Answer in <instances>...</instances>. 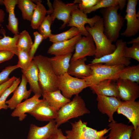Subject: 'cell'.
I'll return each instance as SVG.
<instances>
[{"instance_id": "cell-36", "label": "cell", "mask_w": 139, "mask_h": 139, "mask_svg": "<svg viewBox=\"0 0 139 139\" xmlns=\"http://www.w3.org/2000/svg\"><path fill=\"white\" fill-rule=\"evenodd\" d=\"M17 56L18 58V61L17 65L22 70H27L30 67L32 60L30 58L29 53L18 50Z\"/></svg>"}, {"instance_id": "cell-12", "label": "cell", "mask_w": 139, "mask_h": 139, "mask_svg": "<svg viewBox=\"0 0 139 139\" xmlns=\"http://www.w3.org/2000/svg\"><path fill=\"white\" fill-rule=\"evenodd\" d=\"M97 95V107L99 110L108 116L109 122H116L114 119L113 115L121 103L120 99L114 97Z\"/></svg>"}, {"instance_id": "cell-43", "label": "cell", "mask_w": 139, "mask_h": 139, "mask_svg": "<svg viewBox=\"0 0 139 139\" xmlns=\"http://www.w3.org/2000/svg\"><path fill=\"white\" fill-rule=\"evenodd\" d=\"M17 78L13 76L5 83L0 85V97L5 90L10 86Z\"/></svg>"}, {"instance_id": "cell-25", "label": "cell", "mask_w": 139, "mask_h": 139, "mask_svg": "<svg viewBox=\"0 0 139 139\" xmlns=\"http://www.w3.org/2000/svg\"><path fill=\"white\" fill-rule=\"evenodd\" d=\"M72 56V54L70 53L49 58L53 70L57 76L67 73Z\"/></svg>"}, {"instance_id": "cell-48", "label": "cell", "mask_w": 139, "mask_h": 139, "mask_svg": "<svg viewBox=\"0 0 139 139\" xmlns=\"http://www.w3.org/2000/svg\"><path fill=\"white\" fill-rule=\"evenodd\" d=\"M0 5H4L3 4V0H0Z\"/></svg>"}, {"instance_id": "cell-9", "label": "cell", "mask_w": 139, "mask_h": 139, "mask_svg": "<svg viewBox=\"0 0 139 139\" xmlns=\"http://www.w3.org/2000/svg\"><path fill=\"white\" fill-rule=\"evenodd\" d=\"M138 0L127 1L126 14L124 19L127 21V27L120 34L126 37L135 36L139 31V13H136V6Z\"/></svg>"}, {"instance_id": "cell-4", "label": "cell", "mask_w": 139, "mask_h": 139, "mask_svg": "<svg viewBox=\"0 0 139 139\" xmlns=\"http://www.w3.org/2000/svg\"><path fill=\"white\" fill-rule=\"evenodd\" d=\"M90 113L83 99L79 94L76 95L72 101L64 105L57 112V116L55 120L56 126L58 128L61 125L71 118Z\"/></svg>"}, {"instance_id": "cell-8", "label": "cell", "mask_w": 139, "mask_h": 139, "mask_svg": "<svg viewBox=\"0 0 139 139\" xmlns=\"http://www.w3.org/2000/svg\"><path fill=\"white\" fill-rule=\"evenodd\" d=\"M116 49L112 53L99 58L92 60L90 64L105 63L110 65H123L128 66L131 63L129 58L124 56V50L127 43L122 39H118L116 41Z\"/></svg>"}, {"instance_id": "cell-10", "label": "cell", "mask_w": 139, "mask_h": 139, "mask_svg": "<svg viewBox=\"0 0 139 139\" xmlns=\"http://www.w3.org/2000/svg\"><path fill=\"white\" fill-rule=\"evenodd\" d=\"M101 18L100 16L96 15L92 18H88L86 14L77 8L72 12L71 19L67 26L76 27L82 35L86 36L89 33L85 29V24H88L90 27H92Z\"/></svg>"}, {"instance_id": "cell-42", "label": "cell", "mask_w": 139, "mask_h": 139, "mask_svg": "<svg viewBox=\"0 0 139 139\" xmlns=\"http://www.w3.org/2000/svg\"><path fill=\"white\" fill-rule=\"evenodd\" d=\"M14 55L10 51H0V64L11 59Z\"/></svg>"}, {"instance_id": "cell-7", "label": "cell", "mask_w": 139, "mask_h": 139, "mask_svg": "<svg viewBox=\"0 0 139 139\" xmlns=\"http://www.w3.org/2000/svg\"><path fill=\"white\" fill-rule=\"evenodd\" d=\"M57 86L62 94L69 99L89 87L85 79L74 77L67 73L58 76Z\"/></svg>"}, {"instance_id": "cell-13", "label": "cell", "mask_w": 139, "mask_h": 139, "mask_svg": "<svg viewBox=\"0 0 139 139\" xmlns=\"http://www.w3.org/2000/svg\"><path fill=\"white\" fill-rule=\"evenodd\" d=\"M96 47L93 39L90 34L83 36L76 42L75 51L72 55L71 60H74L86 57L94 56Z\"/></svg>"}, {"instance_id": "cell-28", "label": "cell", "mask_w": 139, "mask_h": 139, "mask_svg": "<svg viewBox=\"0 0 139 139\" xmlns=\"http://www.w3.org/2000/svg\"><path fill=\"white\" fill-rule=\"evenodd\" d=\"M36 5L33 11L31 22V26L33 29H38L45 18L47 11L42 3L41 0H33Z\"/></svg>"}, {"instance_id": "cell-47", "label": "cell", "mask_w": 139, "mask_h": 139, "mask_svg": "<svg viewBox=\"0 0 139 139\" xmlns=\"http://www.w3.org/2000/svg\"><path fill=\"white\" fill-rule=\"evenodd\" d=\"M137 42H139V36L136 38L132 39L131 41L128 42L127 44H130Z\"/></svg>"}, {"instance_id": "cell-24", "label": "cell", "mask_w": 139, "mask_h": 139, "mask_svg": "<svg viewBox=\"0 0 139 139\" xmlns=\"http://www.w3.org/2000/svg\"><path fill=\"white\" fill-rule=\"evenodd\" d=\"M44 99L49 105L57 112L63 106L70 102L71 100L65 97L58 89L53 92H45L42 93Z\"/></svg>"}, {"instance_id": "cell-39", "label": "cell", "mask_w": 139, "mask_h": 139, "mask_svg": "<svg viewBox=\"0 0 139 139\" xmlns=\"http://www.w3.org/2000/svg\"><path fill=\"white\" fill-rule=\"evenodd\" d=\"M33 34L34 37V41L29 52L30 56L32 60L39 45L44 40L42 36L38 32H34Z\"/></svg>"}, {"instance_id": "cell-34", "label": "cell", "mask_w": 139, "mask_h": 139, "mask_svg": "<svg viewBox=\"0 0 139 139\" xmlns=\"http://www.w3.org/2000/svg\"><path fill=\"white\" fill-rule=\"evenodd\" d=\"M33 42L29 32L25 30L19 34L17 46L18 50L29 52Z\"/></svg>"}, {"instance_id": "cell-22", "label": "cell", "mask_w": 139, "mask_h": 139, "mask_svg": "<svg viewBox=\"0 0 139 139\" xmlns=\"http://www.w3.org/2000/svg\"><path fill=\"white\" fill-rule=\"evenodd\" d=\"M110 132L106 139H130L134 129L133 125H128L121 123L111 122L109 124Z\"/></svg>"}, {"instance_id": "cell-14", "label": "cell", "mask_w": 139, "mask_h": 139, "mask_svg": "<svg viewBox=\"0 0 139 139\" xmlns=\"http://www.w3.org/2000/svg\"><path fill=\"white\" fill-rule=\"evenodd\" d=\"M116 83L119 98L122 100L134 101L139 97L138 84L121 79H118Z\"/></svg>"}, {"instance_id": "cell-3", "label": "cell", "mask_w": 139, "mask_h": 139, "mask_svg": "<svg viewBox=\"0 0 139 139\" xmlns=\"http://www.w3.org/2000/svg\"><path fill=\"white\" fill-rule=\"evenodd\" d=\"M91 36L95 47L94 58H99L113 52L116 49L115 45L109 40L104 33V28L102 18L92 27H85Z\"/></svg>"}, {"instance_id": "cell-44", "label": "cell", "mask_w": 139, "mask_h": 139, "mask_svg": "<svg viewBox=\"0 0 139 139\" xmlns=\"http://www.w3.org/2000/svg\"><path fill=\"white\" fill-rule=\"evenodd\" d=\"M51 139H68L66 136H65L62 129L60 128L57 129L56 132L53 136Z\"/></svg>"}, {"instance_id": "cell-11", "label": "cell", "mask_w": 139, "mask_h": 139, "mask_svg": "<svg viewBox=\"0 0 139 139\" xmlns=\"http://www.w3.org/2000/svg\"><path fill=\"white\" fill-rule=\"evenodd\" d=\"M53 9L50 15L54 21L55 19L62 20L63 23L59 29L64 28L69 23L71 14L73 10L78 8V5L74 3H65L60 0H55L53 5Z\"/></svg>"}, {"instance_id": "cell-23", "label": "cell", "mask_w": 139, "mask_h": 139, "mask_svg": "<svg viewBox=\"0 0 139 139\" xmlns=\"http://www.w3.org/2000/svg\"><path fill=\"white\" fill-rule=\"evenodd\" d=\"M115 81L107 80L89 86L93 92L97 95L119 98L116 82Z\"/></svg>"}, {"instance_id": "cell-20", "label": "cell", "mask_w": 139, "mask_h": 139, "mask_svg": "<svg viewBox=\"0 0 139 139\" xmlns=\"http://www.w3.org/2000/svg\"><path fill=\"white\" fill-rule=\"evenodd\" d=\"M80 33L68 40L53 43L49 48L48 54L55 56L63 55L72 53L75 50V44L81 37Z\"/></svg>"}, {"instance_id": "cell-2", "label": "cell", "mask_w": 139, "mask_h": 139, "mask_svg": "<svg viewBox=\"0 0 139 139\" xmlns=\"http://www.w3.org/2000/svg\"><path fill=\"white\" fill-rule=\"evenodd\" d=\"M32 60L38 70L39 84L42 93L58 90V76L53 70L49 57L39 55L34 56Z\"/></svg>"}, {"instance_id": "cell-6", "label": "cell", "mask_w": 139, "mask_h": 139, "mask_svg": "<svg viewBox=\"0 0 139 139\" xmlns=\"http://www.w3.org/2000/svg\"><path fill=\"white\" fill-rule=\"evenodd\" d=\"M71 124V129L65 132L68 139H106L108 137L105 135L109 129L98 131L88 126L87 122L80 119Z\"/></svg>"}, {"instance_id": "cell-31", "label": "cell", "mask_w": 139, "mask_h": 139, "mask_svg": "<svg viewBox=\"0 0 139 139\" xmlns=\"http://www.w3.org/2000/svg\"><path fill=\"white\" fill-rule=\"evenodd\" d=\"M19 34L14 35L12 37L5 35L0 39V51H7L17 55L18 50L17 46Z\"/></svg>"}, {"instance_id": "cell-16", "label": "cell", "mask_w": 139, "mask_h": 139, "mask_svg": "<svg viewBox=\"0 0 139 139\" xmlns=\"http://www.w3.org/2000/svg\"><path fill=\"white\" fill-rule=\"evenodd\" d=\"M125 116L131 122L134 129L139 126V101H122L117 111Z\"/></svg>"}, {"instance_id": "cell-21", "label": "cell", "mask_w": 139, "mask_h": 139, "mask_svg": "<svg viewBox=\"0 0 139 139\" xmlns=\"http://www.w3.org/2000/svg\"><path fill=\"white\" fill-rule=\"evenodd\" d=\"M86 57L71 60L67 73L76 77L84 79L90 76L92 70L90 65L85 64Z\"/></svg>"}, {"instance_id": "cell-15", "label": "cell", "mask_w": 139, "mask_h": 139, "mask_svg": "<svg viewBox=\"0 0 139 139\" xmlns=\"http://www.w3.org/2000/svg\"><path fill=\"white\" fill-rule=\"evenodd\" d=\"M55 120L46 125L39 127L33 124H30L27 139H49L51 138L57 129Z\"/></svg>"}, {"instance_id": "cell-26", "label": "cell", "mask_w": 139, "mask_h": 139, "mask_svg": "<svg viewBox=\"0 0 139 139\" xmlns=\"http://www.w3.org/2000/svg\"><path fill=\"white\" fill-rule=\"evenodd\" d=\"M21 71L29 84L30 90L34 94L42 95V92L39 82L38 70L33 60L30 67L27 70L24 71L22 70Z\"/></svg>"}, {"instance_id": "cell-32", "label": "cell", "mask_w": 139, "mask_h": 139, "mask_svg": "<svg viewBox=\"0 0 139 139\" xmlns=\"http://www.w3.org/2000/svg\"><path fill=\"white\" fill-rule=\"evenodd\" d=\"M17 5L21 11L23 19L30 21L36 4L32 0H18Z\"/></svg>"}, {"instance_id": "cell-50", "label": "cell", "mask_w": 139, "mask_h": 139, "mask_svg": "<svg viewBox=\"0 0 139 139\" xmlns=\"http://www.w3.org/2000/svg\"><path fill=\"white\" fill-rule=\"evenodd\" d=\"M51 139V138H50V139Z\"/></svg>"}, {"instance_id": "cell-41", "label": "cell", "mask_w": 139, "mask_h": 139, "mask_svg": "<svg viewBox=\"0 0 139 139\" xmlns=\"http://www.w3.org/2000/svg\"><path fill=\"white\" fill-rule=\"evenodd\" d=\"M100 0H75L73 3H78L79 8L81 10L91 7L96 4Z\"/></svg>"}, {"instance_id": "cell-33", "label": "cell", "mask_w": 139, "mask_h": 139, "mask_svg": "<svg viewBox=\"0 0 139 139\" xmlns=\"http://www.w3.org/2000/svg\"><path fill=\"white\" fill-rule=\"evenodd\" d=\"M80 33L76 27H72L69 30L61 33L53 34L49 38V40L53 43L66 41L71 39Z\"/></svg>"}, {"instance_id": "cell-17", "label": "cell", "mask_w": 139, "mask_h": 139, "mask_svg": "<svg viewBox=\"0 0 139 139\" xmlns=\"http://www.w3.org/2000/svg\"><path fill=\"white\" fill-rule=\"evenodd\" d=\"M28 113L37 120L42 121L49 122L55 119L57 116V112L44 99Z\"/></svg>"}, {"instance_id": "cell-38", "label": "cell", "mask_w": 139, "mask_h": 139, "mask_svg": "<svg viewBox=\"0 0 139 139\" xmlns=\"http://www.w3.org/2000/svg\"><path fill=\"white\" fill-rule=\"evenodd\" d=\"M132 46L125 47L124 56L125 57L131 58L139 62V42L133 44Z\"/></svg>"}, {"instance_id": "cell-5", "label": "cell", "mask_w": 139, "mask_h": 139, "mask_svg": "<svg viewBox=\"0 0 139 139\" xmlns=\"http://www.w3.org/2000/svg\"><path fill=\"white\" fill-rule=\"evenodd\" d=\"M89 65L92 70L91 74L84 79L89 86L104 80H111L116 81L118 79L119 73L125 66L123 65H110L101 63Z\"/></svg>"}, {"instance_id": "cell-40", "label": "cell", "mask_w": 139, "mask_h": 139, "mask_svg": "<svg viewBox=\"0 0 139 139\" xmlns=\"http://www.w3.org/2000/svg\"><path fill=\"white\" fill-rule=\"evenodd\" d=\"M19 68L17 65L9 66L6 67L0 72V85L8 81L10 78L9 76L14 70Z\"/></svg>"}, {"instance_id": "cell-27", "label": "cell", "mask_w": 139, "mask_h": 139, "mask_svg": "<svg viewBox=\"0 0 139 139\" xmlns=\"http://www.w3.org/2000/svg\"><path fill=\"white\" fill-rule=\"evenodd\" d=\"M18 0H4L3 4L6 10L8 13V23L6 27L14 35L19 34L18 21L14 13L15 6L18 4Z\"/></svg>"}, {"instance_id": "cell-19", "label": "cell", "mask_w": 139, "mask_h": 139, "mask_svg": "<svg viewBox=\"0 0 139 139\" xmlns=\"http://www.w3.org/2000/svg\"><path fill=\"white\" fill-rule=\"evenodd\" d=\"M41 95L34 94L31 98L18 104L13 110L11 114L13 117H18L20 121H22L26 117L28 113L30 111L42 100L39 99Z\"/></svg>"}, {"instance_id": "cell-1", "label": "cell", "mask_w": 139, "mask_h": 139, "mask_svg": "<svg viewBox=\"0 0 139 139\" xmlns=\"http://www.w3.org/2000/svg\"><path fill=\"white\" fill-rule=\"evenodd\" d=\"M118 5L101 8L100 12L102 14L104 28V33L112 42H116L119 36V33L124 25V19L118 13Z\"/></svg>"}, {"instance_id": "cell-29", "label": "cell", "mask_w": 139, "mask_h": 139, "mask_svg": "<svg viewBox=\"0 0 139 139\" xmlns=\"http://www.w3.org/2000/svg\"><path fill=\"white\" fill-rule=\"evenodd\" d=\"M118 79L139 83V65L125 66L119 72Z\"/></svg>"}, {"instance_id": "cell-35", "label": "cell", "mask_w": 139, "mask_h": 139, "mask_svg": "<svg viewBox=\"0 0 139 139\" xmlns=\"http://www.w3.org/2000/svg\"><path fill=\"white\" fill-rule=\"evenodd\" d=\"M54 20L49 15L46 16L38 29L39 33L43 37L44 40L49 38L52 34L50 27Z\"/></svg>"}, {"instance_id": "cell-49", "label": "cell", "mask_w": 139, "mask_h": 139, "mask_svg": "<svg viewBox=\"0 0 139 139\" xmlns=\"http://www.w3.org/2000/svg\"><path fill=\"white\" fill-rule=\"evenodd\" d=\"M2 37H3L2 36L0 35V39L2 38Z\"/></svg>"}, {"instance_id": "cell-45", "label": "cell", "mask_w": 139, "mask_h": 139, "mask_svg": "<svg viewBox=\"0 0 139 139\" xmlns=\"http://www.w3.org/2000/svg\"><path fill=\"white\" fill-rule=\"evenodd\" d=\"M130 139H139V126L133 130Z\"/></svg>"}, {"instance_id": "cell-46", "label": "cell", "mask_w": 139, "mask_h": 139, "mask_svg": "<svg viewBox=\"0 0 139 139\" xmlns=\"http://www.w3.org/2000/svg\"><path fill=\"white\" fill-rule=\"evenodd\" d=\"M5 14L4 10L0 8V28L2 26V23L4 21Z\"/></svg>"}, {"instance_id": "cell-18", "label": "cell", "mask_w": 139, "mask_h": 139, "mask_svg": "<svg viewBox=\"0 0 139 139\" xmlns=\"http://www.w3.org/2000/svg\"><path fill=\"white\" fill-rule=\"evenodd\" d=\"M27 81L23 74L22 75L21 81L14 91L11 98L6 100V104L8 108L14 110L16 106L21 102L23 99H27L30 96L32 91L30 90H27Z\"/></svg>"}, {"instance_id": "cell-30", "label": "cell", "mask_w": 139, "mask_h": 139, "mask_svg": "<svg viewBox=\"0 0 139 139\" xmlns=\"http://www.w3.org/2000/svg\"><path fill=\"white\" fill-rule=\"evenodd\" d=\"M126 1L125 0H100L95 5L90 8L83 11L86 14L90 13L97 10L110 6L118 5L119 9L123 10L125 7Z\"/></svg>"}, {"instance_id": "cell-37", "label": "cell", "mask_w": 139, "mask_h": 139, "mask_svg": "<svg viewBox=\"0 0 139 139\" xmlns=\"http://www.w3.org/2000/svg\"><path fill=\"white\" fill-rule=\"evenodd\" d=\"M21 82L20 78H17L12 84L6 89L0 97V111L2 109L7 110L8 108L6 103V100L8 96L13 92Z\"/></svg>"}]
</instances>
